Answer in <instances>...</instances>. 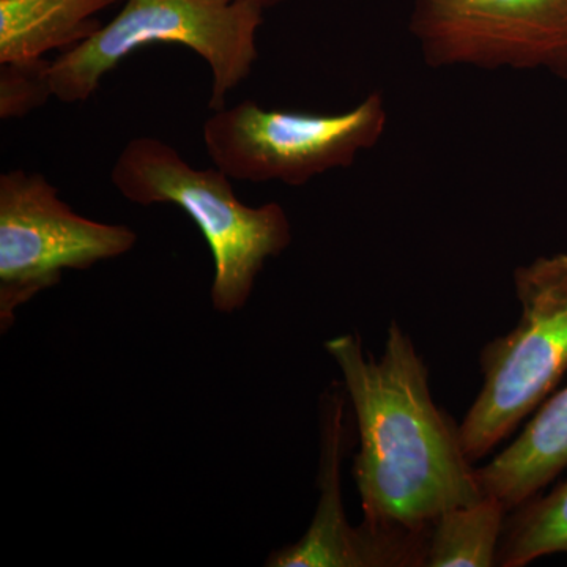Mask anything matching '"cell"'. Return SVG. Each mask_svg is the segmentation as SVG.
Returning a JSON list of instances; mask_svg holds the SVG:
<instances>
[{
	"label": "cell",
	"instance_id": "cell-4",
	"mask_svg": "<svg viewBox=\"0 0 567 567\" xmlns=\"http://www.w3.org/2000/svg\"><path fill=\"white\" fill-rule=\"evenodd\" d=\"M513 281L520 319L481 352L483 388L458 424L473 464L535 413L567 371V252L520 265Z\"/></svg>",
	"mask_w": 567,
	"mask_h": 567
},
{
	"label": "cell",
	"instance_id": "cell-9",
	"mask_svg": "<svg viewBox=\"0 0 567 567\" xmlns=\"http://www.w3.org/2000/svg\"><path fill=\"white\" fill-rule=\"evenodd\" d=\"M567 470V386L550 395L522 434L476 468L484 495L513 511L535 498Z\"/></svg>",
	"mask_w": 567,
	"mask_h": 567
},
{
	"label": "cell",
	"instance_id": "cell-13",
	"mask_svg": "<svg viewBox=\"0 0 567 567\" xmlns=\"http://www.w3.org/2000/svg\"><path fill=\"white\" fill-rule=\"evenodd\" d=\"M52 62L44 58L0 62V118L28 117L40 110L51 96Z\"/></svg>",
	"mask_w": 567,
	"mask_h": 567
},
{
	"label": "cell",
	"instance_id": "cell-2",
	"mask_svg": "<svg viewBox=\"0 0 567 567\" xmlns=\"http://www.w3.org/2000/svg\"><path fill=\"white\" fill-rule=\"evenodd\" d=\"M111 182L130 203L175 205L196 223L215 260L210 295L219 312L244 308L265 262L292 241L281 205L249 207L238 200L229 175L216 166L197 169L156 137L126 142L112 166Z\"/></svg>",
	"mask_w": 567,
	"mask_h": 567
},
{
	"label": "cell",
	"instance_id": "cell-8",
	"mask_svg": "<svg viewBox=\"0 0 567 567\" xmlns=\"http://www.w3.org/2000/svg\"><path fill=\"white\" fill-rule=\"evenodd\" d=\"M346 391V390H344ZM334 386L322 399L320 499L311 527L298 543L267 559L271 567H420L427 558L429 532L380 528L347 520L341 495V461L353 429L344 423L346 394Z\"/></svg>",
	"mask_w": 567,
	"mask_h": 567
},
{
	"label": "cell",
	"instance_id": "cell-1",
	"mask_svg": "<svg viewBox=\"0 0 567 567\" xmlns=\"http://www.w3.org/2000/svg\"><path fill=\"white\" fill-rule=\"evenodd\" d=\"M324 349L341 369L357 420L353 476L364 524L425 533L445 511L483 498L458 425L435 405L427 365L401 324L391 322L379 358L364 353L357 334L330 339Z\"/></svg>",
	"mask_w": 567,
	"mask_h": 567
},
{
	"label": "cell",
	"instance_id": "cell-10",
	"mask_svg": "<svg viewBox=\"0 0 567 567\" xmlns=\"http://www.w3.org/2000/svg\"><path fill=\"white\" fill-rule=\"evenodd\" d=\"M123 0H0V62L69 51L103 28L102 11Z\"/></svg>",
	"mask_w": 567,
	"mask_h": 567
},
{
	"label": "cell",
	"instance_id": "cell-3",
	"mask_svg": "<svg viewBox=\"0 0 567 567\" xmlns=\"http://www.w3.org/2000/svg\"><path fill=\"white\" fill-rule=\"evenodd\" d=\"M264 11L252 0H123L122 10L95 35L52 61V92L62 103H85L133 52L151 44H181L207 63L208 107L221 110L259 58Z\"/></svg>",
	"mask_w": 567,
	"mask_h": 567
},
{
	"label": "cell",
	"instance_id": "cell-6",
	"mask_svg": "<svg viewBox=\"0 0 567 567\" xmlns=\"http://www.w3.org/2000/svg\"><path fill=\"white\" fill-rule=\"evenodd\" d=\"M136 233L93 221L59 197L44 175L13 169L0 175V327L65 270H89L132 251Z\"/></svg>",
	"mask_w": 567,
	"mask_h": 567
},
{
	"label": "cell",
	"instance_id": "cell-12",
	"mask_svg": "<svg viewBox=\"0 0 567 567\" xmlns=\"http://www.w3.org/2000/svg\"><path fill=\"white\" fill-rule=\"evenodd\" d=\"M496 566L524 567L548 555H567V481L511 511Z\"/></svg>",
	"mask_w": 567,
	"mask_h": 567
},
{
	"label": "cell",
	"instance_id": "cell-7",
	"mask_svg": "<svg viewBox=\"0 0 567 567\" xmlns=\"http://www.w3.org/2000/svg\"><path fill=\"white\" fill-rule=\"evenodd\" d=\"M409 31L431 69L546 71L567 81V0H413Z\"/></svg>",
	"mask_w": 567,
	"mask_h": 567
},
{
	"label": "cell",
	"instance_id": "cell-5",
	"mask_svg": "<svg viewBox=\"0 0 567 567\" xmlns=\"http://www.w3.org/2000/svg\"><path fill=\"white\" fill-rule=\"evenodd\" d=\"M213 112L203 126L213 166L233 181L287 186L347 169L379 144L388 126L379 92L339 114L265 110L251 100Z\"/></svg>",
	"mask_w": 567,
	"mask_h": 567
},
{
	"label": "cell",
	"instance_id": "cell-11",
	"mask_svg": "<svg viewBox=\"0 0 567 567\" xmlns=\"http://www.w3.org/2000/svg\"><path fill=\"white\" fill-rule=\"evenodd\" d=\"M507 513L498 498L484 495L440 514L429 532L425 567L496 566Z\"/></svg>",
	"mask_w": 567,
	"mask_h": 567
},
{
	"label": "cell",
	"instance_id": "cell-14",
	"mask_svg": "<svg viewBox=\"0 0 567 567\" xmlns=\"http://www.w3.org/2000/svg\"><path fill=\"white\" fill-rule=\"evenodd\" d=\"M257 6L262 7L264 10L274 9V7L282 6L287 0H252Z\"/></svg>",
	"mask_w": 567,
	"mask_h": 567
}]
</instances>
